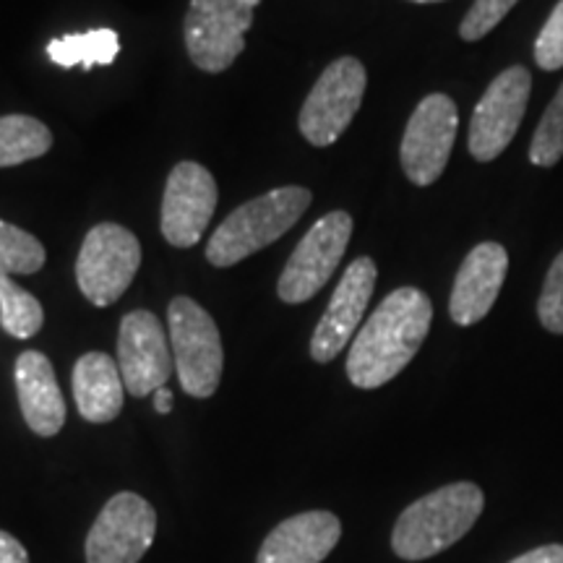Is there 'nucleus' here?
<instances>
[{"label": "nucleus", "instance_id": "9d476101", "mask_svg": "<svg viewBox=\"0 0 563 563\" xmlns=\"http://www.w3.org/2000/svg\"><path fill=\"white\" fill-rule=\"evenodd\" d=\"M460 110L449 95H428L407 121L399 162L407 180L415 186H433L452 157Z\"/></svg>", "mask_w": 563, "mask_h": 563}, {"label": "nucleus", "instance_id": "aec40b11", "mask_svg": "<svg viewBox=\"0 0 563 563\" xmlns=\"http://www.w3.org/2000/svg\"><path fill=\"white\" fill-rule=\"evenodd\" d=\"M53 133L32 115L0 118V167L24 165L51 152Z\"/></svg>", "mask_w": 563, "mask_h": 563}, {"label": "nucleus", "instance_id": "423d86ee", "mask_svg": "<svg viewBox=\"0 0 563 563\" xmlns=\"http://www.w3.org/2000/svg\"><path fill=\"white\" fill-rule=\"evenodd\" d=\"M365 84V66L352 55L327 66L300 108L298 129L302 139L313 146H332L361 110Z\"/></svg>", "mask_w": 563, "mask_h": 563}, {"label": "nucleus", "instance_id": "c85d7f7f", "mask_svg": "<svg viewBox=\"0 0 563 563\" xmlns=\"http://www.w3.org/2000/svg\"><path fill=\"white\" fill-rule=\"evenodd\" d=\"M152 399H154V410H157L159 415L173 412V391L167 389V386H162V389L154 391Z\"/></svg>", "mask_w": 563, "mask_h": 563}, {"label": "nucleus", "instance_id": "6e6552de", "mask_svg": "<svg viewBox=\"0 0 563 563\" xmlns=\"http://www.w3.org/2000/svg\"><path fill=\"white\" fill-rule=\"evenodd\" d=\"M352 238V217L347 211H329L313 228L302 235L298 249L292 251L285 272L279 274V300L298 306L321 292V287L332 279L336 266L342 264Z\"/></svg>", "mask_w": 563, "mask_h": 563}, {"label": "nucleus", "instance_id": "6ab92c4d", "mask_svg": "<svg viewBox=\"0 0 563 563\" xmlns=\"http://www.w3.org/2000/svg\"><path fill=\"white\" fill-rule=\"evenodd\" d=\"M121 53V40L112 30H91L84 34H66L47 45V55L55 66L91 70L95 66H110Z\"/></svg>", "mask_w": 563, "mask_h": 563}, {"label": "nucleus", "instance_id": "39448f33", "mask_svg": "<svg viewBox=\"0 0 563 563\" xmlns=\"http://www.w3.org/2000/svg\"><path fill=\"white\" fill-rule=\"evenodd\" d=\"M141 266V243L129 228L102 222L84 238L76 282L91 306L108 308L123 298Z\"/></svg>", "mask_w": 563, "mask_h": 563}, {"label": "nucleus", "instance_id": "393cba45", "mask_svg": "<svg viewBox=\"0 0 563 563\" xmlns=\"http://www.w3.org/2000/svg\"><path fill=\"white\" fill-rule=\"evenodd\" d=\"M538 319L551 334H563V251L553 258L538 300Z\"/></svg>", "mask_w": 563, "mask_h": 563}, {"label": "nucleus", "instance_id": "1a4fd4ad", "mask_svg": "<svg viewBox=\"0 0 563 563\" xmlns=\"http://www.w3.org/2000/svg\"><path fill=\"white\" fill-rule=\"evenodd\" d=\"M532 95V74L525 66H509L488 84L470 121L467 150L477 162H493L509 150L525 121Z\"/></svg>", "mask_w": 563, "mask_h": 563}, {"label": "nucleus", "instance_id": "412c9836", "mask_svg": "<svg viewBox=\"0 0 563 563\" xmlns=\"http://www.w3.org/2000/svg\"><path fill=\"white\" fill-rule=\"evenodd\" d=\"M42 323H45V311H42L40 300L24 287L13 282L11 274L0 272V327L13 340H32L40 334Z\"/></svg>", "mask_w": 563, "mask_h": 563}, {"label": "nucleus", "instance_id": "f257e3e1", "mask_svg": "<svg viewBox=\"0 0 563 563\" xmlns=\"http://www.w3.org/2000/svg\"><path fill=\"white\" fill-rule=\"evenodd\" d=\"M433 302L418 287H399L368 316L347 352V378L357 389H378L397 378L431 332Z\"/></svg>", "mask_w": 563, "mask_h": 563}, {"label": "nucleus", "instance_id": "4be33fe9", "mask_svg": "<svg viewBox=\"0 0 563 563\" xmlns=\"http://www.w3.org/2000/svg\"><path fill=\"white\" fill-rule=\"evenodd\" d=\"M45 245L32 232L0 220V272L3 274H37L45 266Z\"/></svg>", "mask_w": 563, "mask_h": 563}, {"label": "nucleus", "instance_id": "2eb2a0df", "mask_svg": "<svg viewBox=\"0 0 563 563\" xmlns=\"http://www.w3.org/2000/svg\"><path fill=\"white\" fill-rule=\"evenodd\" d=\"M506 272H509V253L501 243H477L464 256L449 298V316L456 327H473L490 313L501 295Z\"/></svg>", "mask_w": 563, "mask_h": 563}, {"label": "nucleus", "instance_id": "b1692460", "mask_svg": "<svg viewBox=\"0 0 563 563\" xmlns=\"http://www.w3.org/2000/svg\"><path fill=\"white\" fill-rule=\"evenodd\" d=\"M517 3L519 0H475L473 9H470L467 16L462 19L460 37L464 42L483 40L485 34H490L506 16H509V11Z\"/></svg>", "mask_w": 563, "mask_h": 563}, {"label": "nucleus", "instance_id": "cd10ccee", "mask_svg": "<svg viewBox=\"0 0 563 563\" xmlns=\"http://www.w3.org/2000/svg\"><path fill=\"white\" fill-rule=\"evenodd\" d=\"M509 563H563V545L551 543V545H540L534 551H527L514 559Z\"/></svg>", "mask_w": 563, "mask_h": 563}, {"label": "nucleus", "instance_id": "9b49d317", "mask_svg": "<svg viewBox=\"0 0 563 563\" xmlns=\"http://www.w3.org/2000/svg\"><path fill=\"white\" fill-rule=\"evenodd\" d=\"M157 534V511L139 493H115L87 534V563H139Z\"/></svg>", "mask_w": 563, "mask_h": 563}, {"label": "nucleus", "instance_id": "f8f14e48", "mask_svg": "<svg viewBox=\"0 0 563 563\" xmlns=\"http://www.w3.org/2000/svg\"><path fill=\"white\" fill-rule=\"evenodd\" d=\"M118 368L125 391L133 397H150L170 382L175 361L170 334L152 311H131L123 316L118 332Z\"/></svg>", "mask_w": 563, "mask_h": 563}, {"label": "nucleus", "instance_id": "7c9ffc66", "mask_svg": "<svg viewBox=\"0 0 563 563\" xmlns=\"http://www.w3.org/2000/svg\"><path fill=\"white\" fill-rule=\"evenodd\" d=\"M243 3H249V5H253V9H256V5L262 3V0H243Z\"/></svg>", "mask_w": 563, "mask_h": 563}, {"label": "nucleus", "instance_id": "4468645a", "mask_svg": "<svg viewBox=\"0 0 563 563\" xmlns=\"http://www.w3.org/2000/svg\"><path fill=\"white\" fill-rule=\"evenodd\" d=\"M378 269L373 258L361 256L347 266L340 285L323 311L319 327L311 336V357L316 363H332L347 347L361 327L368 302L376 290Z\"/></svg>", "mask_w": 563, "mask_h": 563}, {"label": "nucleus", "instance_id": "bb28decb", "mask_svg": "<svg viewBox=\"0 0 563 563\" xmlns=\"http://www.w3.org/2000/svg\"><path fill=\"white\" fill-rule=\"evenodd\" d=\"M0 563H30V553L9 532L0 530Z\"/></svg>", "mask_w": 563, "mask_h": 563}, {"label": "nucleus", "instance_id": "0eeeda50", "mask_svg": "<svg viewBox=\"0 0 563 563\" xmlns=\"http://www.w3.org/2000/svg\"><path fill=\"white\" fill-rule=\"evenodd\" d=\"M253 11L243 0H191L183 19V40L194 66L207 74L228 70L243 53Z\"/></svg>", "mask_w": 563, "mask_h": 563}, {"label": "nucleus", "instance_id": "c756f323", "mask_svg": "<svg viewBox=\"0 0 563 563\" xmlns=\"http://www.w3.org/2000/svg\"><path fill=\"white\" fill-rule=\"evenodd\" d=\"M410 3H441V0H410Z\"/></svg>", "mask_w": 563, "mask_h": 563}, {"label": "nucleus", "instance_id": "a878e982", "mask_svg": "<svg viewBox=\"0 0 563 563\" xmlns=\"http://www.w3.org/2000/svg\"><path fill=\"white\" fill-rule=\"evenodd\" d=\"M534 63L548 74L563 68V0L555 5L534 40Z\"/></svg>", "mask_w": 563, "mask_h": 563}, {"label": "nucleus", "instance_id": "f3484780", "mask_svg": "<svg viewBox=\"0 0 563 563\" xmlns=\"http://www.w3.org/2000/svg\"><path fill=\"white\" fill-rule=\"evenodd\" d=\"M13 378H16L21 415H24L30 431L42 439L60 433V428L66 426V402H63L51 357L37 350L21 352Z\"/></svg>", "mask_w": 563, "mask_h": 563}, {"label": "nucleus", "instance_id": "dca6fc26", "mask_svg": "<svg viewBox=\"0 0 563 563\" xmlns=\"http://www.w3.org/2000/svg\"><path fill=\"white\" fill-rule=\"evenodd\" d=\"M342 538L332 511H302L274 527L258 548L256 563H321Z\"/></svg>", "mask_w": 563, "mask_h": 563}, {"label": "nucleus", "instance_id": "ddd939ff", "mask_svg": "<svg viewBox=\"0 0 563 563\" xmlns=\"http://www.w3.org/2000/svg\"><path fill=\"white\" fill-rule=\"evenodd\" d=\"M217 201L220 191L214 175L199 162H178L162 196L159 228L165 241L175 249H191L199 243L214 217Z\"/></svg>", "mask_w": 563, "mask_h": 563}, {"label": "nucleus", "instance_id": "f03ea898", "mask_svg": "<svg viewBox=\"0 0 563 563\" xmlns=\"http://www.w3.org/2000/svg\"><path fill=\"white\" fill-rule=\"evenodd\" d=\"M485 496L475 483H452L428 493L399 514L391 548L405 561H426L452 548L473 530Z\"/></svg>", "mask_w": 563, "mask_h": 563}, {"label": "nucleus", "instance_id": "20e7f679", "mask_svg": "<svg viewBox=\"0 0 563 563\" xmlns=\"http://www.w3.org/2000/svg\"><path fill=\"white\" fill-rule=\"evenodd\" d=\"M167 334L180 389L196 399H209L220 386L224 368L222 336L214 319L199 302L180 295L167 308Z\"/></svg>", "mask_w": 563, "mask_h": 563}, {"label": "nucleus", "instance_id": "5701e85b", "mask_svg": "<svg viewBox=\"0 0 563 563\" xmlns=\"http://www.w3.org/2000/svg\"><path fill=\"white\" fill-rule=\"evenodd\" d=\"M563 159V84L540 118L530 141V162L534 167H555Z\"/></svg>", "mask_w": 563, "mask_h": 563}, {"label": "nucleus", "instance_id": "a211bd4d", "mask_svg": "<svg viewBox=\"0 0 563 563\" xmlns=\"http://www.w3.org/2000/svg\"><path fill=\"white\" fill-rule=\"evenodd\" d=\"M74 399L81 418L89 422H110L123 410L125 384L121 368L108 352H87L74 365Z\"/></svg>", "mask_w": 563, "mask_h": 563}, {"label": "nucleus", "instance_id": "7ed1b4c3", "mask_svg": "<svg viewBox=\"0 0 563 563\" xmlns=\"http://www.w3.org/2000/svg\"><path fill=\"white\" fill-rule=\"evenodd\" d=\"M311 199L313 196L308 188L285 186L243 203L214 230L207 243V262L228 269L266 245L277 243L287 230L300 222V217L311 207Z\"/></svg>", "mask_w": 563, "mask_h": 563}]
</instances>
